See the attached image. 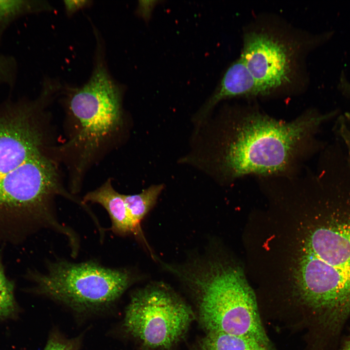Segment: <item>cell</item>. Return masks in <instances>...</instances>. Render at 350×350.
<instances>
[{
    "label": "cell",
    "mask_w": 350,
    "mask_h": 350,
    "mask_svg": "<svg viewBox=\"0 0 350 350\" xmlns=\"http://www.w3.org/2000/svg\"><path fill=\"white\" fill-rule=\"evenodd\" d=\"M83 201L99 204L108 212L111 221L109 230L116 235L125 236L132 235L144 245L147 251L151 250L147 242L140 237L129 217L122 194L117 192L107 180L97 189L88 192Z\"/></svg>",
    "instance_id": "obj_10"
},
{
    "label": "cell",
    "mask_w": 350,
    "mask_h": 350,
    "mask_svg": "<svg viewBox=\"0 0 350 350\" xmlns=\"http://www.w3.org/2000/svg\"><path fill=\"white\" fill-rule=\"evenodd\" d=\"M51 5L40 0H0V42L8 28L16 20L30 14L50 11Z\"/></svg>",
    "instance_id": "obj_12"
},
{
    "label": "cell",
    "mask_w": 350,
    "mask_h": 350,
    "mask_svg": "<svg viewBox=\"0 0 350 350\" xmlns=\"http://www.w3.org/2000/svg\"><path fill=\"white\" fill-rule=\"evenodd\" d=\"M90 2V1L84 0H65L64 5L66 13L70 16L89 6Z\"/></svg>",
    "instance_id": "obj_18"
},
{
    "label": "cell",
    "mask_w": 350,
    "mask_h": 350,
    "mask_svg": "<svg viewBox=\"0 0 350 350\" xmlns=\"http://www.w3.org/2000/svg\"><path fill=\"white\" fill-rule=\"evenodd\" d=\"M27 278L34 292L46 296L81 314L109 309L137 280L126 268H113L90 261L72 262L63 259L47 264L44 272L30 271Z\"/></svg>",
    "instance_id": "obj_5"
},
{
    "label": "cell",
    "mask_w": 350,
    "mask_h": 350,
    "mask_svg": "<svg viewBox=\"0 0 350 350\" xmlns=\"http://www.w3.org/2000/svg\"><path fill=\"white\" fill-rule=\"evenodd\" d=\"M256 339L221 332H207L194 350H267Z\"/></svg>",
    "instance_id": "obj_13"
},
{
    "label": "cell",
    "mask_w": 350,
    "mask_h": 350,
    "mask_svg": "<svg viewBox=\"0 0 350 350\" xmlns=\"http://www.w3.org/2000/svg\"><path fill=\"white\" fill-rule=\"evenodd\" d=\"M0 118V239L29 235L52 219L63 188L54 164L41 151L42 136L32 122L35 102L8 105Z\"/></svg>",
    "instance_id": "obj_1"
},
{
    "label": "cell",
    "mask_w": 350,
    "mask_h": 350,
    "mask_svg": "<svg viewBox=\"0 0 350 350\" xmlns=\"http://www.w3.org/2000/svg\"><path fill=\"white\" fill-rule=\"evenodd\" d=\"M297 284L310 307L332 317L350 315V221L320 227L306 240Z\"/></svg>",
    "instance_id": "obj_4"
},
{
    "label": "cell",
    "mask_w": 350,
    "mask_h": 350,
    "mask_svg": "<svg viewBox=\"0 0 350 350\" xmlns=\"http://www.w3.org/2000/svg\"><path fill=\"white\" fill-rule=\"evenodd\" d=\"M16 310L14 283L6 276L0 257V318L11 317Z\"/></svg>",
    "instance_id": "obj_14"
},
{
    "label": "cell",
    "mask_w": 350,
    "mask_h": 350,
    "mask_svg": "<svg viewBox=\"0 0 350 350\" xmlns=\"http://www.w3.org/2000/svg\"><path fill=\"white\" fill-rule=\"evenodd\" d=\"M18 74L16 59L11 55L0 53V86L10 88L16 84Z\"/></svg>",
    "instance_id": "obj_15"
},
{
    "label": "cell",
    "mask_w": 350,
    "mask_h": 350,
    "mask_svg": "<svg viewBox=\"0 0 350 350\" xmlns=\"http://www.w3.org/2000/svg\"><path fill=\"white\" fill-rule=\"evenodd\" d=\"M281 40L264 31L244 37L240 58L256 81L262 95L291 82L292 54Z\"/></svg>",
    "instance_id": "obj_8"
},
{
    "label": "cell",
    "mask_w": 350,
    "mask_h": 350,
    "mask_svg": "<svg viewBox=\"0 0 350 350\" xmlns=\"http://www.w3.org/2000/svg\"><path fill=\"white\" fill-rule=\"evenodd\" d=\"M81 342V336L69 338L58 331H53L43 350H79Z\"/></svg>",
    "instance_id": "obj_16"
},
{
    "label": "cell",
    "mask_w": 350,
    "mask_h": 350,
    "mask_svg": "<svg viewBox=\"0 0 350 350\" xmlns=\"http://www.w3.org/2000/svg\"><path fill=\"white\" fill-rule=\"evenodd\" d=\"M164 188L163 184L153 185L140 193L122 194L129 217L142 239L147 242L141 227L144 217L155 206L158 196Z\"/></svg>",
    "instance_id": "obj_11"
},
{
    "label": "cell",
    "mask_w": 350,
    "mask_h": 350,
    "mask_svg": "<svg viewBox=\"0 0 350 350\" xmlns=\"http://www.w3.org/2000/svg\"><path fill=\"white\" fill-rule=\"evenodd\" d=\"M159 2L158 0H140L136 10L137 15L146 22L150 20L154 8Z\"/></svg>",
    "instance_id": "obj_17"
},
{
    "label": "cell",
    "mask_w": 350,
    "mask_h": 350,
    "mask_svg": "<svg viewBox=\"0 0 350 350\" xmlns=\"http://www.w3.org/2000/svg\"><path fill=\"white\" fill-rule=\"evenodd\" d=\"M97 54L88 81L70 89L67 99L75 132L65 149L77 152L78 170L85 168L122 122V89L109 74L101 52Z\"/></svg>",
    "instance_id": "obj_6"
},
{
    "label": "cell",
    "mask_w": 350,
    "mask_h": 350,
    "mask_svg": "<svg viewBox=\"0 0 350 350\" xmlns=\"http://www.w3.org/2000/svg\"><path fill=\"white\" fill-rule=\"evenodd\" d=\"M339 350H350V334L345 340Z\"/></svg>",
    "instance_id": "obj_19"
},
{
    "label": "cell",
    "mask_w": 350,
    "mask_h": 350,
    "mask_svg": "<svg viewBox=\"0 0 350 350\" xmlns=\"http://www.w3.org/2000/svg\"><path fill=\"white\" fill-rule=\"evenodd\" d=\"M161 264L191 292L207 332L247 337L268 346L255 295L240 268L206 255L183 264Z\"/></svg>",
    "instance_id": "obj_3"
},
{
    "label": "cell",
    "mask_w": 350,
    "mask_h": 350,
    "mask_svg": "<svg viewBox=\"0 0 350 350\" xmlns=\"http://www.w3.org/2000/svg\"><path fill=\"white\" fill-rule=\"evenodd\" d=\"M334 112L310 110L291 121L255 108L228 112L216 138L213 163L225 183L247 176L290 177L315 150L316 134Z\"/></svg>",
    "instance_id": "obj_2"
},
{
    "label": "cell",
    "mask_w": 350,
    "mask_h": 350,
    "mask_svg": "<svg viewBox=\"0 0 350 350\" xmlns=\"http://www.w3.org/2000/svg\"><path fill=\"white\" fill-rule=\"evenodd\" d=\"M262 95L253 76L240 58L227 70L217 88L204 104L196 118L205 119L220 101L238 96Z\"/></svg>",
    "instance_id": "obj_9"
},
{
    "label": "cell",
    "mask_w": 350,
    "mask_h": 350,
    "mask_svg": "<svg viewBox=\"0 0 350 350\" xmlns=\"http://www.w3.org/2000/svg\"><path fill=\"white\" fill-rule=\"evenodd\" d=\"M193 319L190 306L171 287L154 282L132 294L123 328L147 349L165 350L183 337Z\"/></svg>",
    "instance_id": "obj_7"
}]
</instances>
